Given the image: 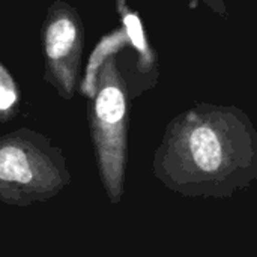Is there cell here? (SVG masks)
<instances>
[{
    "mask_svg": "<svg viewBox=\"0 0 257 257\" xmlns=\"http://www.w3.org/2000/svg\"><path fill=\"white\" fill-rule=\"evenodd\" d=\"M154 173L185 197L230 199L257 181L256 126L235 105L196 104L166 126Z\"/></svg>",
    "mask_w": 257,
    "mask_h": 257,
    "instance_id": "1",
    "label": "cell"
},
{
    "mask_svg": "<svg viewBox=\"0 0 257 257\" xmlns=\"http://www.w3.org/2000/svg\"><path fill=\"white\" fill-rule=\"evenodd\" d=\"M130 45L123 29L105 35L92 53L81 92L87 96V119L98 169L113 202L123 194L128 154L130 87L119 68L117 51Z\"/></svg>",
    "mask_w": 257,
    "mask_h": 257,
    "instance_id": "2",
    "label": "cell"
},
{
    "mask_svg": "<svg viewBox=\"0 0 257 257\" xmlns=\"http://www.w3.org/2000/svg\"><path fill=\"white\" fill-rule=\"evenodd\" d=\"M68 173L59 148L41 133L20 128L0 137V194L39 199L56 193Z\"/></svg>",
    "mask_w": 257,
    "mask_h": 257,
    "instance_id": "3",
    "label": "cell"
},
{
    "mask_svg": "<svg viewBox=\"0 0 257 257\" xmlns=\"http://www.w3.org/2000/svg\"><path fill=\"white\" fill-rule=\"evenodd\" d=\"M44 78L60 98H74L84 50V26L78 11L65 0L50 5L41 30Z\"/></svg>",
    "mask_w": 257,
    "mask_h": 257,
    "instance_id": "4",
    "label": "cell"
},
{
    "mask_svg": "<svg viewBox=\"0 0 257 257\" xmlns=\"http://www.w3.org/2000/svg\"><path fill=\"white\" fill-rule=\"evenodd\" d=\"M116 3V9L119 14V18L122 21V29L126 33L128 42L130 45L136 50L137 56H139V68L143 74H154L155 68H157V57L155 53L152 50V47L149 45L142 21L139 18V15L136 14L134 9L130 8L126 0H114Z\"/></svg>",
    "mask_w": 257,
    "mask_h": 257,
    "instance_id": "5",
    "label": "cell"
},
{
    "mask_svg": "<svg viewBox=\"0 0 257 257\" xmlns=\"http://www.w3.org/2000/svg\"><path fill=\"white\" fill-rule=\"evenodd\" d=\"M18 102V87L11 72L0 63V117H11Z\"/></svg>",
    "mask_w": 257,
    "mask_h": 257,
    "instance_id": "6",
    "label": "cell"
},
{
    "mask_svg": "<svg viewBox=\"0 0 257 257\" xmlns=\"http://www.w3.org/2000/svg\"><path fill=\"white\" fill-rule=\"evenodd\" d=\"M208 8H211L214 12H217L220 17H227V8L224 0H202Z\"/></svg>",
    "mask_w": 257,
    "mask_h": 257,
    "instance_id": "7",
    "label": "cell"
}]
</instances>
